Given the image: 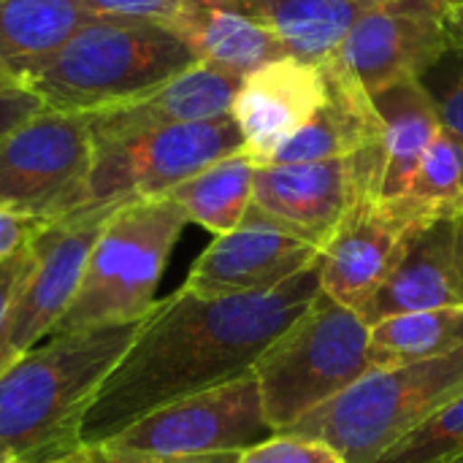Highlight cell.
Instances as JSON below:
<instances>
[{
	"label": "cell",
	"mask_w": 463,
	"mask_h": 463,
	"mask_svg": "<svg viewBox=\"0 0 463 463\" xmlns=\"http://www.w3.org/2000/svg\"><path fill=\"white\" fill-rule=\"evenodd\" d=\"M374 103L385 122L380 198H402L410 190L423 155L442 130V119L423 79L399 84L377 95Z\"/></svg>",
	"instance_id": "cell-20"
},
{
	"label": "cell",
	"mask_w": 463,
	"mask_h": 463,
	"mask_svg": "<svg viewBox=\"0 0 463 463\" xmlns=\"http://www.w3.org/2000/svg\"><path fill=\"white\" fill-rule=\"evenodd\" d=\"M320 296L317 263L260 296L203 298L174 290L141 320L122 361L81 418V445L98 448L155 410L252 374L258 358Z\"/></svg>",
	"instance_id": "cell-1"
},
{
	"label": "cell",
	"mask_w": 463,
	"mask_h": 463,
	"mask_svg": "<svg viewBox=\"0 0 463 463\" xmlns=\"http://www.w3.org/2000/svg\"><path fill=\"white\" fill-rule=\"evenodd\" d=\"M41 228H43V220L0 209V263L22 252Z\"/></svg>",
	"instance_id": "cell-30"
},
{
	"label": "cell",
	"mask_w": 463,
	"mask_h": 463,
	"mask_svg": "<svg viewBox=\"0 0 463 463\" xmlns=\"http://www.w3.org/2000/svg\"><path fill=\"white\" fill-rule=\"evenodd\" d=\"M404 206L423 222L453 220L463 214V144L450 133L439 130L423 155L410 190L402 195Z\"/></svg>",
	"instance_id": "cell-25"
},
{
	"label": "cell",
	"mask_w": 463,
	"mask_h": 463,
	"mask_svg": "<svg viewBox=\"0 0 463 463\" xmlns=\"http://www.w3.org/2000/svg\"><path fill=\"white\" fill-rule=\"evenodd\" d=\"M239 463H347L342 458V453H336L331 445L312 439V437H301V434H290V431H279L274 437H269L266 442H258L247 450L239 453Z\"/></svg>",
	"instance_id": "cell-27"
},
{
	"label": "cell",
	"mask_w": 463,
	"mask_h": 463,
	"mask_svg": "<svg viewBox=\"0 0 463 463\" xmlns=\"http://www.w3.org/2000/svg\"><path fill=\"white\" fill-rule=\"evenodd\" d=\"M255 168L258 165L244 149L233 152L176 184L168 198L179 203L190 222L209 233H231L252 206Z\"/></svg>",
	"instance_id": "cell-23"
},
{
	"label": "cell",
	"mask_w": 463,
	"mask_h": 463,
	"mask_svg": "<svg viewBox=\"0 0 463 463\" xmlns=\"http://www.w3.org/2000/svg\"><path fill=\"white\" fill-rule=\"evenodd\" d=\"M423 84L437 103L442 128L463 144V54L448 52L442 62L426 73Z\"/></svg>",
	"instance_id": "cell-28"
},
{
	"label": "cell",
	"mask_w": 463,
	"mask_h": 463,
	"mask_svg": "<svg viewBox=\"0 0 463 463\" xmlns=\"http://www.w3.org/2000/svg\"><path fill=\"white\" fill-rule=\"evenodd\" d=\"M174 33L182 35L198 62L239 76H247L260 65L290 54L271 22L233 8L195 5L174 24Z\"/></svg>",
	"instance_id": "cell-19"
},
{
	"label": "cell",
	"mask_w": 463,
	"mask_h": 463,
	"mask_svg": "<svg viewBox=\"0 0 463 463\" xmlns=\"http://www.w3.org/2000/svg\"><path fill=\"white\" fill-rule=\"evenodd\" d=\"M90 203L165 198L176 184L212 163L241 152L244 138L231 114L168 125L109 144H92Z\"/></svg>",
	"instance_id": "cell-8"
},
{
	"label": "cell",
	"mask_w": 463,
	"mask_h": 463,
	"mask_svg": "<svg viewBox=\"0 0 463 463\" xmlns=\"http://www.w3.org/2000/svg\"><path fill=\"white\" fill-rule=\"evenodd\" d=\"M138 326L141 320L57 334L3 369L0 461H57L81 450V418Z\"/></svg>",
	"instance_id": "cell-2"
},
{
	"label": "cell",
	"mask_w": 463,
	"mask_h": 463,
	"mask_svg": "<svg viewBox=\"0 0 463 463\" xmlns=\"http://www.w3.org/2000/svg\"><path fill=\"white\" fill-rule=\"evenodd\" d=\"M241 81L244 76L239 73L206 62H195L144 95L106 106L100 111H90L87 122H90L92 144H109L168 125H187V122L225 117L231 114Z\"/></svg>",
	"instance_id": "cell-16"
},
{
	"label": "cell",
	"mask_w": 463,
	"mask_h": 463,
	"mask_svg": "<svg viewBox=\"0 0 463 463\" xmlns=\"http://www.w3.org/2000/svg\"><path fill=\"white\" fill-rule=\"evenodd\" d=\"M122 203L125 201L87 203L65 217L43 222V228L33 236V258L5 326L0 372L8 369L30 347L52 336L79 293L84 266L106 220Z\"/></svg>",
	"instance_id": "cell-9"
},
{
	"label": "cell",
	"mask_w": 463,
	"mask_h": 463,
	"mask_svg": "<svg viewBox=\"0 0 463 463\" xmlns=\"http://www.w3.org/2000/svg\"><path fill=\"white\" fill-rule=\"evenodd\" d=\"M369 326L323 290L258 358L252 374L274 434L345 393L369 372Z\"/></svg>",
	"instance_id": "cell-6"
},
{
	"label": "cell",
	"mask_w": 463,
	"mask_h": 463,
	"mask_svg": "<svg viewBox=\"0 0 463 463\" xmlns=\"http://www.w3.org/2000/svg\"><path fill=\"white\" fill-rule=\"evenodd\" d=\"M5 463H27V461H5ZM43 463H98V456H95V448H81L65 458H57V461H43Z\"/></svg>",
	"instance_id": "cell-36"
},
{
	"label": "cell",
	"mask_w": 463,
	"mask_h": 463,
	"mask_svg": "<svg viewBox=\"0 0 463 463\" xmlns=\"http://www.w3.org/2000/svg\"><path fill=\"white\" fill-rule=\"evenodd\" d=\"M450 0H388L364 14L334 52L372 98L426 79L448 49L445 8Z\"/></svg>",
	"instance_id": "cell-12"
},
{
	"label": "cell",
	"mask_w": 463,
	"mask_h": 463,
	"mask_svg": "<svg viewBox=\"0 0 463 463\" xmlns=\"http://www.w3.org/2000/svg\"><path fill=\"white\" fill-rule=\"evenodd\" d=\"M30 258L33 255H30V244H27L22 252H16L5 263H0V355H3V339H5V326L11 317V307L19 293L22 277L30 266Z\"/></svg>",
	"instance_id": "cell-31"
},
{
	"label": "cell",
	"mask_w": 463,
	"mask_h": 463,
	"mask_svg": "<svg viewBox=\"0 0 463 463\" xmlns=\"http://www.w3.org/2000/svg\"><path fill=\"white\" fill-rule=\"evenodd\" d=\"M92 157L87 114L38 111L0 136V209L49 222L87 206Z\"/></svg>",
	"instance_id": "cell-7"
},
{
	"label": "cell",
	"mask_w": 463,
	"mask_h": 463,
	"mask_svg": "<svg viewBox=\"0 0 463 463\" xmlns=\"http://www.w3.org/2000/svg\"><path fill=\"white\" fill-rule=\"evenodd\" d=\"M46 106L41 103V98H35L27 90H22V92H0V136H5L8 130H14L16 125H22L24 119L35 117Z\"/></svg>",
	"instance_id": "cell-32"
},
{
	"label": "cell",
	"mask_w": 463,
	"mask_h": 463,
	"mask_svg": "<svg viewBox=\"0 0 463 463\" xmlns=\"http://www.w3.org/2000/svg\"><path fill=\"white\" fill-rule=\"evenodd\" d=\"M374 463H463V393Z\"/></svg>",
	"instance_id": "cell-26"
},
{
	"label": "cell",
	"mask_w": 463,
	"mask_h": 463,
	"mask_svg": "<svg viewBox=\"0 0 463 463\" xmlns=\"http://www.w3.org/2000/svg\"><path fill=\"white\" fill-rule=\"evenodd\" d=\"M326 92L323 65L298 54H285L244 76L231 117L258 168L269 165L277 149L317 114Z\"/></svg>",
	"instance_id": "cell-15"
},
{
	"label": "cell",
	"mask_w": 463,
	"mask_h": 463,
	"mask_svg": "<svg viewBox=\"0 0 463 463\" xmlns=\"http://www.w3.org/2000/svg\"><path fill=\"white\" fill-rule=\"evenodd\" d=\"M320 65L328 84L323 106L293 138L277 149L269 165L334 160L383 144L385 122L361 79L336 54H328L320 60Z\"/></svg>",
	"instance_id": "cell-18"
},
{
	"label": "cell",
	"mask_w": 463,
	"mask_h": 463,
	"mask_svg": "<svg viewBox=\"0 0 463 463\" xmlns=\"http://www.w3.org/2000/svg\"><path fill=\"white\" fill-rule=\"evenodd\" d=\"M98 463H239V453H214V456H193V458H152L138 453H122L109 445L95 448Z\"/></svg>",
	"instance_id": "cell-33"
},
{
	"label": "cell",
	"mask_w": 463,
	"mask_h": 463,
	"mask_svg": "<svg viewBox=\"0 0 463 463\" xmlns=\"http://www.w3.org/2000/svg\"><path fill=\"white\" fill-rule=\"evenodd\" d=\"M463 347V307L402 312L369 326V372L396 369L420 361H434L439 355Z\"/></svg>",
	"instance_id": "cell-22"
},
{
	"label": "cell",
	"mask_w": 463,
	"mask_h": 463,
	"mask_svg": "<svg viewBox=\"0 0 463 463\" xmlns=\"http://www.w3.org/2000/svg\"><path fill=\"white\" fill-rule=\"evenodd\" d=\"M463 393V347L396 369H372L290 434L331 445L347 463H374Z\"/></svg>",
	"instance_id": "cell-5"
},
{
	"label": "cell",
	"mask_w": 463,
	"mask_h": 463,
	"mask_svg": "<svg viewBox=\"0 0 463 463\" xmlns=\"http://www.w3.org/2000/svg\"><path fill=\"white\" fill-rule=\"evenodd\" d=\"M187 222L168 195L117 206L90 252L79 293L52 336L144 320L157 304L155 290Z\"/></svg>",
	"instance_id": "cell-4"
},
{
	"label": "cell",
	"mask_w": 463,
	"mask_h": 463,
	"mask_svg": "<svg viewBox=\"0 0 463 463\" xmlns=\"http://www.w3.org/2000/svg\"><path fill=\"white\" fill-rule=\"evenodd\" d=\"M445 35L448 49L463 54V0H450L445 8Z\"/></svg>",
	"instance_id": "cell-34"
},
{
	"label": "cell",
	"mask_w": 463,
	"mask_h": 463,
	"mask_svg": "<svg viewBox=\"0 0 463 463\" xmlns=\"http://www.w3.org/2000/svg\"><path fill=\"white\" fill-rule=\"evenodd\" d=\"M320 247L282 225L255 203L244 220L198 255L182 288L203 298L260 296L312 269Z\"/></svg>",
	"instance_id": "cell-13"
},
{
	"label": "cell",
	"mask_w": 463,
	"mask_h": 463,
	"mask_svg": "<svg viewBox=\"0 0 463 463\" xmlns=\"http://www.w3.org/2000/svg\"><path fill=\"white\" fill-rule=\"evenodd\" d=\"M423 225L402 198L369 195L336 225L317 258L320 290L336 304L361 312L388 282L410 239Z\"/></svg>",
	"instance_id": "cell-14"
},
{
	"label": "cell",
	"mask_w": 463,
	"mask_h": 463,
	"mask_svg": "<svg viewBox=\"0 0 463 463\" xmlns=\"http://www.w3.org/2000/svg\"><path fill=\"white\" fill-rule=\"evenodd\" d=\"M463 307V214L418 231L388 282L358 312L366 326L402 312Z\"/></svg>",
	"instance_id": "cell-17"
},
{
	"label": "cell",
	"mask_w": 463,
	"mask_h": 463,
	"mask_svg": "<svg viewBox=\"0 0 463 463\" xmlns=\"http://www.w3.org/2000/svg\"><path fill=\"white\" fill-rule=\"evenodd\" d=\"M0 463H3V461H0Z\"/></svg>",
	"instance_id": "cell-37"
},
{
	"label": "cell",
	"mask_w": 463,
	"mask_h": 463,
	"mask_svg": "<svg viewBox=\"0 0 463 463\" xmlns=\"http://www.w3.org/2000/svg\"><path fill=\"white\" fill-rule=\"evenodd\" d=\"M84 3L92 14L100 16L146 19V22H160L171 30L195 5H212V0H84Z\"/></svg>",
	"instance_id": "cell-29"
},
{
	"label": "cell",
	"mask_w": 463,
	"mask_h": 463,
	"mask_svg": "<svg viewBox=\"0 0 463 463\" xmlns=\"http://www.w3.org/2000/svg\"><path fill=\"white\" fill-rule=\"evenodd\" d=\"M195 62L182 35L160 22L98 14L33 71L24 87L46 109L90 114L144 95Z\"/></svg>",
	"instance_id": "cell-3"
},
{
	"label": "cell",
	"mask_w": 463,
	"mask_h": 463,
	"mask_svg": "<svg viewBox=\"0 0 463 463\" xmlns=\"http://www.w3.org/2000/svg\"><path fill=\"white\" fill-rule=\"evenodd\" d=\"M274 437L255 374L179 399L111 437L109 448L152 458L241 453ZM100 448V445H98Z\"/></svg>",
	"instance_id": "cell-10"
},
{
	"label": "cell",
	"mask_w": 463,
	"mask_h": 463,
	"mask_svg": "<svg viewBox=\"0 0 463 463\" xmlns=\"http://www.w3.org/2000/svg\"><path fill=\"white\" fill-rule=\"evenodd\" d=\"M92 16L84 0H0V57L27 79Z\"/></svg>",
	"instance_id": "cell-21"
},
{
	"label": "cell",
	"mask_w": 463,
	"mask_h": 463,
	"mask_svg": "<svg viewBox=\"0 0 463 463\" xmlns=\"http://www.w3.org/2000/svg\"><path fill=\"white\" fill-rule=\"evenodd\" d=\"M380 182L383 144L334 160L260 165L252 203L323 250L358 201L380 195Z\"/></svg>",
	"instance_id": "cell-11"
},
{
	"label": "cell",
	"mask_w": 463,
	"mask_h": 463,
	"mask_svg": "<svg viewBox=\"0 0 463 463\" xmlns=\"http://www.w3.org/2000/svg\"><path fill=\"white\" fill-rule=\"evenodd\" d=\"M388 0H258L260 16L274 24L290 54L326 60L334 54L353 24Z\"/></svg>",
	"instance_id": "cell-24"
},
{
	"label": "cell",
	"mask_w": 463,
	"mask_h": 463,
	"mask_svg": "<svg viewBox=\"0 0 463 463\" xmlns=\"http://www.w3.org/2000/svg\"><path fill=\"white\" fill-rule=\"evenodd\" d=\"M22 90H27L24 79L0 57V92H22Z\"/></svg>",
	"instance_id": "cell-35"
}]
</instances>
